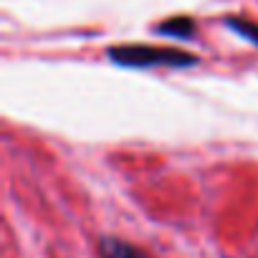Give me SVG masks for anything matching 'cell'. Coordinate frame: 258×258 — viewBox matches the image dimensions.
Listing matches in <instances>:
<instances>
[{
  "label": "cell",
  "instance_id": "1",
  "mask_svg": "<svg viewBox=\"0 0 258 258\" xmlns=\"http://www.w3.org/2000/svg\"><path fill=\"white\" fill-rule=\"evenodd\" d=\"M109 58L121 66L147 69V66H192L198 58L175 48H155V46H114L109 48Z\"/></svg>",
  "mask_w": 258,
  "mask_h": 258
},
{
  "label": "cell",
  "instance_id": "4",
  "mask_svg": "<svg viewBox=\"0 0 258 258\" xmlns=\"http://www.w3.org/2000/svg\"><path fill=\"white\" fill-rule=\"evenodd\" d=\"M225 23H228L238 36H243V38H248L250 43H255V46H258V23L245 21V18H228Z\"/></svg>",
  "mask_w": 258,
  "mask_h": 258
},
{
  "label": "cell",
  "instance_id": "3",
  "mask_svg": "<svg viewBox=\"0 0 258 258\" xmlns=\"http://www.w3.org/2000/svg\"><path fill=\"white\" fill-rule=\"evenodd\" d=\"M157 33H165V36H175V38H190L195 33V23L190 18H172L162 26H157Z\"/></svg>",
  "mask_w": 258,
  "mask_h": 258
},
{
  "label": "cell",
  "instance_id": "2",
  "mask_svg": "<svg viewBox=\"0 0 258 258\" xmlns=\"http://www.w3.org/2000/svg\"><path fill=\"white\" fill-rule=\"evenodd\" d=\"M99 253H101V258H150L142 248L132 245L129 240H121V238H101Z\"/></svg>",
  "mask_w": 258,
  "mask_h": 258
}]
</instances>
